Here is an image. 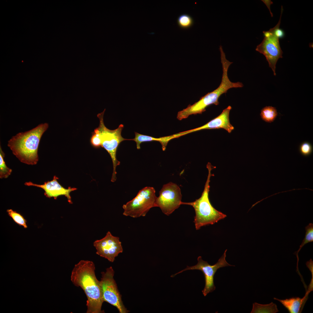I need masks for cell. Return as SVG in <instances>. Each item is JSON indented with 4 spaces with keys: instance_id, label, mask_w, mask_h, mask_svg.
Wrapping results in <instances>:
<instances>
[{
    "instance_id": "cell-12",
    "label": "cell",
    "mask_w": 313,
    "mask_h": 313,
    "mask_svg": "<svg viewBox=\"0 0 313 313\" xmlns=\"http://www.w3.org/2000/svg\"><path fill=\"white\" fill-rule=\"evenodd\" d=\"M58 179L54 176L52 180L46 182L43 184H36L30 181L26 182L24 184L28 186H34L42 189L45 191L44 195L48 198L53 197L56 199L59 196H65L67 197L68 202L72 204V202L70 193L77 189L70 187L68 188H65L59 183L57 181Z\"/></svg>"
},
{
    "instance_id": "cell-3",
    "label": "cell",
    "mask_w": 313,
    "mask_h": 313,
    "mask_svg": "<svg viewBox=\"0 0 313 313\" xmlns=\"http://www.w3.org/2000/svg\"><path fill=\"white\" fill-rule=\"evenodd\" d=\"M105 109L101 112L98 114L97 116L99 123V126L95 128L91 133L90 142L93 146L98 148L100 145L109 154L111 158L113 170L111 181L115 182L117 179L116 168L120 164V162L117 158L116 153L119 144L125 140H130V139L123 137L121 133L123 128V124H120L116 129L111 130L105 125L103 121V116Z\"/></svg>"
},
{
    "instance_id": "cell-7",
    "label": "cell",
    "mask_w": 313,
    "mask_h": 313,
    "mask_svg": "<svg viewBox=\"0 0 313 313\" xmlns=\"http://www.w3.org/2000/svg\"><path fill=\"white\" fill-rule=\"evenodd\" d=\"M156 197L154 188H143L134 198L123 205V215L133 218L145 216L150 209L156 207Z\"/></svg>"
},
{
    "instance_id": "cell-17",
    "label": "cell",
    "mask_w": 313,
    "mask_h": 313,
    "mask_svg": "<svg viewBox=\"0 0 313 313\" xmlns=\"http://www.w3.org/2000/svg\"><path fill=\"white\" fill-rule=\"evenodd\" d=\"M278 115L276 108L272 106H266L261 111L260 116L265 121L271 123L275 119Z\"/></svg>"
},
{
    "instance_id": "cell-11",
    "label": "cell",
    "mask_w": 313,
    "mask_h": 313,
    "mask_svg": "<svg viewBox=\"0 0 313 313\" xmlns=\"http://www.w3.org/2000/svg\"><path fill=\"white\" fill-rule=\"evenodd\" d=\"M93 245L97 254L111 262H113L115 258L123 252L119 237L113 236L110 231L102 239L95 241Z\"/></svg>"
},
{
    "instance_id": "cell-22",
    "label": "cell",
    "mask_w": 313,
    "mask_h": 313,
    "mask_svg": "<svg viewBox=\"0 0 313 313\" xmlns=\"http://www.w3.org/2000/svg\"><path fill=\"white\" fill-rule=\"evenodd\" d=\"M313 148L312 145L308 142H304L301 144L299 147V151L302 155L307 156L312 153Z\"/></svg>"
},
{
    "instance_id": "cell-5",
    "label": "cell",
    "mask_w": 313,
    "mask_h": 313,
    "mask_svg": "<svg viewBox=\"0 0 313 313\" xmlns=\"http://www.w3.org/2000/svg\"><path fill=\"white\" fill-rule=\"evenodd\" d=\"M283 10L282 6L280 17L278 23L269 30L263 32L265 37L256 49V51L265 56L274 76L276 75V62L279 58L283 57V52L280 46L279 38L282 37L284 35L283 32L279 28Z\"/></svg>"
},
{
    "instance_id": "cell-14",
    "label": "cell",
    "mask_w": 313,
    "mask_h": 313,
    "mask_svg": "<svg viewBox=\"0 0 313 313\" xmlns=\"http://www.w3.org/2000/svg\"><path fill=\"white\" fill-rule=\"evenodd\" d=\"M312 291L309 289L305 295L302 298L293 297L285 299H279L276 298L274 299L280 302L290 313H301L305 303L308 298V294Z\"/></svg>"
},
{
    "instance_id": "cell-4",
    "label": "cell",
    "mask_w": 313,
    "mask_h": 313,
    "mask_svg": "<svg viewBox=\"0 0 313 313\" xmlns=\"http://www.w3.org/2000/svg\"><path fill=\"white\" fill-rule=\"evenodd\" d=\"M207 168L208 174L201 196L193 202L182 201L181 203V205H191L194 208L195 215L193 222L196 230H199L203 226L213 225L227 216L226 214L215 209L210 203L209 197L210 179L211 176L214 175L211 173V171L216 167L208 163Z\"/></svg>"
},
{
    "instance_id": "cell-6",
    "label": "cell",
    "mask_w": 313,
    "mask_h": 313,
    "mask_svg": "<svg viewBox=\"0 0 313 313\" xmlns=\"http://www.w3.org/2000/svg\"><path fill=\"white\" fill-rule=\"evenodd\" d=\"M233 84L228 78H222L219 86L213 91L209 92L202 97L197 102L192 105H189L185 108L178 113L177 118L179 120L188 118L192 114H201L206 110V108L212 104H219V99L220 96L226 93L228 90L233 88Z\"/></svg>"
},
{
    "instance_id": "cell-2",
    "label": "cell",
    "mask_w": 313,
    "mask_h": 313,
    "mask_svg": "<svg viewBox=\"0 0 313 313\" xmlns=\"http://www.w3.org/2000/svg\"><path fill=\"white\" fill-rule=\"evenodd\" d=\"M48 127V124L44 123L28 131L19 132L8 141V145L21 162L35 165L39 160L38 150L41 139Z\"/></svg>"
},
{
    "instance_id": "cell-16",
    "label": "cell",
    "mask_w": 313,
    "mask_h": 313,
    "mask_svg": "<svg viewBox=\"0 0 313 313\" xmlns=\"http://www.w3.org/2000/svg\"><path fill=\"white\" fill-rule=\"evenodd\" d=\"M279 311L276 305L273 303L267 304H261L257 303L253 304L251 313H276Z\"/></svg>"
},
{
    "instance_id": "cell-20",
    "label": "cell",
    "mask_w": 313,
    "mask_h": 313,
    "mask_svg": "<svg viewBox=\"0 0 313 313\" xmlns=\"http://www.w3.org/2000/svg\"><path fill=\"white\" fill-rule=\"evenodd\" d=\"M179 26L183 29H188L191 27L193 23V20L190 15L184 14L180 15L177 19Z\"/></svg>"
},
{
    "instance_id": "cell-23",
    "label": "cell",
    "mask_w": 313,
    "mask_h": 313,
    "mask_svg": "<svg viewBox=\"0 0 313 313\" xmlns=\"http://www.w3.org/2000/svg\"><path fill=\"white\" fill-rule=\"evenodd\" d=\"M262 1L266 5L270 12L272 17L273 14L271 12L270 6V4H272L273 2L270 0H262Z\"/></svg>"
},
{
    "instance_id": "cell-1",
    "label": "cell",
    "mask_w": 313,
    "mask_h": 313,
    "mask_svg": "<svg viewBox=\"0 0 313 313\" xmlns=\"http://www.w3.org/2000/svg\"><path fill=\"white\" fill-rule=\"evenodd\" d=\"M94 264L92 261L81 260L75 264L71 273V280L81 287L87 298V313H102V300L100 281L95 274Z\"/></svg>"
},
{
    "instance_id": "cell-10",
    "label": "cell",
    "mask_w": 313,
    "mask_h": 313,
    "mask_svg": "<svg viewBox=\"0 0 313 313\" xmlns=\"http://www.w3.org/2000/svg\"><path fill=\"white\" fill-rule=\"evenodd\" d=\"M182 195L179 186L172 182L163 185L156 197V207H159L165 214L169 216L181 205Z\"/></svg>"
},
{
    "instance_id": "cell-15",
    "label": "cell",
    "mask_w": 313,
    "mask_h": 313,
    "mask_svg": "<svg viewBox=\"0 0 313 313\" xmlns=\"http://www.w3.org/2000/svg\"><path fill=\"white\" fill-rule=\"evenodd\" d=\"M134 133L135 135L134 138L133 139H131L130 140L134 141L136 142L137 148V149H140V145L142 142L157 141L161 143L162 145V150L164 151L165 150L167 145L169 141L174 138H178L181 136L180 132L172 135L158 138L143 135L136 132H135Z\"/></svg>"
},
{
    "instance_id": "cell-8",
    "label": "cell",
    "mask_w": 313,
    "mask_h": 313,
    "mask_svg": "<svg viewBox=\"0 0 313 313\" xmlns=\"http://www.w3.org/2000/svg\"><path fill=\"white\" fill-rule=\"evenodd\" d=\"M114 273L111 266L107 268L105 272H101L100 282L102 300L116 307L120 313H127L129 311L123 303L114 278Z\"/></svg>"
},
{
    "instance_id": "cell-18",
    "label": "cell",
    "mask_w": 313,
    "mask_h": 313,
    "mask_svg": "<svg viewBox=\"0 0 313 313\" xmlns=\"http://www.w3.org/2000/svg\"><path fill=\"white\" fill-rule=\"evenodd\" d=\"M306 231L305 236L300 246V248L298 250L295 252L294 253L295 254L297 257V265L299 261V257L298 254L302 248L306 244L310 242L313 241V224L310 223L305 228Z\"/></svg>"
},
{
    "instance_id": "cell-21",
    "label": "cell",
    "mask_w": 313,
    "mask_h": 313,
    "mask_svg": "<svg viewBox=\"0 0 313 313\" xmlns=\"http://www.w3.org/2000/svg\"><path fill=\"white\" fill-rule=\"evenodd\" d=\"M7 212L8 215L15 223L20 226H23L24 228H27V221L20 214L12 209L7 210Z\"/></svg>"
},
{
    "instance_id": "cell-19",
    "label": "cell",
    "mask_w": 313,
    "mask_h": 313,
    "mask_svg": "<svg viewBox=\"0 0 313 313\" xmlns=\"http://www.w3.org/2000/svg\"><path fill=\"white\" fill-rule=\"evenodd\" d=\"M5 154L0 147V178H6L10 175L12 170L6 165L4 160Z\"/></svg>"
},
{
    "instance_id": "cell-9",
    "label": "cell",
    "mask_w": 313,
    "mask_h": 313,
    "mask_svg": "<svg viewBox=\"0 0 313 313\" xmlns=\"http://www.w3.org/2000/svg\"><path fill=\"white\" fill-rule=\"evenodd\" d=\"M227 251V249L214 265H210L207 261L203 260L201 256H200L198 257V263L196 265L190 267L187 266L185 268L172 275L171 277H173L176 275L188 270H198L201 271L203 274L205 280V287L202 292L205 296L208 294L212 292L216 289L214 283V278L217 270L221 268L226 266H235L230 264L226 261L225 258Z\"/></svg>"
},
{
    "instance_id": "cell-13",
    "label": "cell",
    "mask_w": 313,
    "mask_h": 313,
    "mask_svg": "<svg viewBox=\"0 0 313 313\" xmlns=\"http://www.w3.org/2000/svg\"><path fill=\"white\" fill-rule=\"evenodd\" d=\"M232 109L229 106L223 110L218 116L212 119L205 125L193 129L185 131L186 134L196 131L204 129L222 128L230 133L234 129V127L230 123L229 120V114Z\"/></svg>"
}]
</instances>
